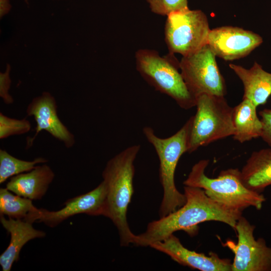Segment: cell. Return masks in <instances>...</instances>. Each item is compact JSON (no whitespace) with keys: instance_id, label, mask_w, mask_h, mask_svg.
Masks as SVG:
<instances>
[{"instance_id":"1","label":"cell","mask_w":271,"mask_h":271,"mask_svg":"<svg viewBox=\"0 0 271 271\" xmlns=\"http://www.w3.org/2000/svg\"><path fill=\"white\" fill-rule=\"evenodd\" d=\"M186 201L174 212L150 222L145 232L136 235L132 244L148 246L176 231L183 230L191 236L196 235L198 225L206 221H219L234 229L243 211L229 209L212 200L202 189L185 186Z\"/></svg>"},{"instance_id":"2","label":"cell","mask_w":271,"mask_h":271,"mask_svg":"<svg viewBox=\"0 0 271 271\" xmlns=\"http://www.w3.org/2000/svg\"><path fill=\"white\" fill-rule=\"evenodd\" d=\"M141 149L140 145L129 146L107 162L102 177L106 190L104 216L116 227L120 245L132 244L135 234L127 220V211L133 193L134 162Z\"/></svg>"},{"instance_id":"3","label":"cell","mask_w":271,"mask_h":271,"mask_svg":"<svg viewBox=\"0 0 271 271\" xmlns=\"http://www.w3.org/2000/svg\"><path fill=\"white\" fill-rule=\"evenodd\" d=\"M208 164V160H201L194 165L184 186L202 189L212 200L232 210L243 211L250 206L261 209L265 197L244 185L238 169L222 170L216 178H211L205 174Z\"/></svg>"},{"instance_id":"4","label":"cell","mask_w":271,"mask_h":271,"mask_svg":"<svg viewBox=\"0 0 271 271\" xmlns=\"http://www.w3.org/2000/svg\"><path fill=\"white\" fill-rule=\"evenodd\" d=\"M192 121V116L177 132L166 138L158 137L151 127L143 128V133L154 147L159 160V179L163 190L160 217L174 212L186 203L184 193L180 192L176 187L175 173L181 157L188 153Z\"/></svg>"},{"instance_id":"5","label":"cell","mask_w":271,"mask_h":271,"mask_svg":"<svg viewBox=\"0 0 271 271\" xmlns=\"http://www.w3.org/2000/svg\"><path fill=\"white\" fill-rule=\"evenodd\" d=\"M136 69L156 90L172 98L182 108L196 106V98L190 91L173 54L161 56L155 50L140 49L135 53Z\"/></svg>"},{"instance_id":"6","label":"cell","mask_w":271,"mask_h":271,"mask_svg":"<svg viewBox=\"0 0 271 271\" xmlns=\"http://www.w3.org/2000/svg\"><path fill=\"white\" fill-rule=\"evenodd\" d=\"M197 110L192 116L188 153L216 141L233 136V107L224 96L202 94L196 98Z\"/></svg>"},{"instance_id":"7","label":"cell","mask_w":271,"mask_h":271,"mask_svg":"<svg viewBox=\"0 0 271 271\" xmlns=\"http://www.w3.org/2000/svg\"><path fill=\"white\" fill-rule=\"evenodd\" d=\"M206 15L189 8L167 16L165 40L169 53L182 56L191 55L207 45L210 31Z\"/></svg>"},{"instance_id":"8","label":"cell","mask_w":271,"mask_h":271,"mask_svg":"<svg viewBox=\"0 0 271 271\" xmlns=\"http://www.w3.org/2000/svg\"><path fill=\"white\" fill-rule=\"evenodd\" d=\"M216 56L208 45L198 51L182 56L179 68L190 91L197 98L202 94L224 96L225 80L220 73Z\"/></svg>"},{"instance_id":"9","label":"cell","mask_w":271,"mask_h":271,"mask_svg":"<svg viewBox=\"0 0 271 271\" xmlns=\"http://www.w3.org/2000/svg\"><path fill=\"white\" fill-rule=\"evenodd\" d=\"M255 226L241 216L234 229L237 234V242L228 240L224 243L233 252L231 271H270L271 247L263 238L255 239Z\"/></svg>"},{"instance_id":"10","label":"cell","mask_w":271,"mask_h":271,"mask_svg":"<svg viewBox=\"0 0 271 271\" xmlns=\"http://www.w3.org/2000/svg\"><path fill=\"white\" fill-rule=\"evenodd\" d=\"M106 195V187L102 181L91 191L67 200L61 209L49 211L44 208H38L23 220L32 223L35 222H43L47 226L54 227L68 218L77 214L103 216Z\"/></svg>"},{"instance_id":"11","label":"cell","mask_w":271,"mask_h":271,"mask_svg":"<svg viewBox=\"0 0 271 271\" xmlns=\"http://www.w3.org/2000/svg\"><path fill=\"white\" fill-rule=\"evenodd\" d=\"M262 42V37L252 31L222 26L210 30L207 45L216 57L232 61L247 56Z\"/></svg>"},{"instance_id":"12","label":"cell","mask_w":271,"mask_h":271,"mask_svg":"<svg viewBox=\"0 0 271 271\" xmlns=\"http://www.w3.org/2000/svg\"><path fill=\"white\" fill-rule=\"evenodd\" d=\"M26 113L27 116H33L36 122L34 136L27 139V149L32 146L42 130L46 131L62 142L67 148H71L75 145V137L59 118L56 101L50 92H43L34 98L27 106Z\"/></svg>"},{"instance_id":"13","label":"cell","mask_w":271,"mask_h":271,"mask_svg":"<svg viewBox=\"0 0 271 271\" xmlns=\"http://www.w3.org/2000/svg\"><path fill=\"white\" fill-rule=\"evenodd\" d=\"M153 248L169 256L179 264L201 271H231L232 262L228 258H220L213 252L209 255L186 248L174 234L153 242Z\"/></svg>"},{"instance_id":"14","label":"cell","mask_w":271,"mask_h":271,"mask_svg":"<svg viewBox=\"0 0 271 271\" xmlns=\"http://www.w3.org/2000/svg\"><path fill=\"white\" fill-rule=\"evenodd\" d=\"M0 222L10 233V243L0 256V265L3 271H10L13 263L19 260L21 250L29 241L46 236L44 231L37 230L33 223L23 219L9 218L1 215Z\"/></svg>"},{"instance_id":"15","label":"cell","mask_w":271,"mask_h":271,"mask_svg":"<svg viewBox=\"0 0 271 271\" xmlns=\"http://www.w3.org/2000/svg\"><path fill=\"white\" fill-rule=\"evenodd\" d=\"M54 178L52 169L44 163L29 172L11 177L6 188L15 194L32 200H41Z\"/></svg>"},{"instance_id":"16","label":"cell","mask_w":271,"mask_h":271,"mask_svg":"<svg viewBox=\"0 0 271 271\" xmlns=\"http://www.w3.org/2000/svg\"><path fill=\"white\" fill-rule=\"evenodd\" d=\"M229 66L242 82L243 99L250 100L256 106L265 104L271 95V73L256 62L248 69L232 63Z\"/></svg>"},{"instance_id":"17","label":"cell","mask_w":271,"mask_h":271,"mask_svg":"<svg viewBox=\"0 0 271 271\" xmlns=\"http://www.w3.org/2000/svg\"><path fill=\"white\" fill-rule=\"evenodd\" d=\"M240 172L244 185L261 193L271 185V149H262L252 152Z\"/></svg>"},{"instance_id":"18","label":"cell","mask_w":271,"mask_h":271,"mask_svg":"<svg viewBox=\"0 0 271 271\" xmlns=\"http://www.w3.org/2000/svg\"><path fill=\"white\" fill-rule=\"evenodd\" d=\"M257 106L250 100L243 99L233 108L234 127L233 138L240 143L260 137L262 123L256 112Z\"/></svg>"},{"instance_id":"19","label":"cell","mask_w":271,"mask_h":271,"mask_svg":"<svg viewBox=\"0 0 271 271\" xmlns=\"http://www.w3.org/2000/svg\"><path fill=\"white\" fill-rule=\"evenodd\" d=\"M38 209L32 200L16 194L6 188L0 189V214L9 218L25 219L31 212Z\"/></svg>"},{"instance_id":"20","label":"cell","mask_w":271,"mask_h":271,"mask_svg":"<svg viewBox=\"0 0 271 271\" xmlns=\"http://www.w3.org/2000/svg\"><path fill=\"white\" fill-rule=\"evenodd\" d=\"M48 160L38 157L33 161L18 159L3 149L0 150V183L2 184L11 177L29 172L38 164L46 163Z\"/></svg>"},{"instance_id":"21","label":"cell","mask_w":271,"mask_h":271,"mask_svg":"<svg viewBox=\"0 0 271 271\" xmlns=\"http://www.w3.org/2000/svg\"><path fill=\"white\" fill-rule=\"evenodd\" d=\"M31 128V124L26 118H11L0 113V139L26 133Z\"/></svg>"},{"instance_id":"22","label":"cell","mask_w":271,"mask_h":271,"mask_svg":"<svg viewBox=\"0 0 271 271\" xmlns=\"http://www.w3.org/2000/svg\"><path fill=\"white\" fill-rule=\"evenodd\" d=\"M152 12L168 16L170 13L189 8L188 0H146Z\"/></svg>"},{"instance_id":"23","label":"cell","mask_w":271,"mask_h":271,"mask_svg":"<svg viewBox=\"0 0 271 271\" xmlns=\"http://www.w3.org/2000/svg\"><path fill=\"white\" fill-rule=\"evenodd\" d=\"M11 70V65L7 64L5 71L0 73V96L7 104H12L14 102L12 96L9 93L12 83Z\"/></svg>"},{"instance_id":"24","label":"cell","mask_w":271,"mask_h":271,"mask_svg":"<svg viewBox=\"0 0 271 271\" xmlns=\"http://www.w3.org/2000/svg\"><path fill=\"white\" fill-rule=\"evenodd\" d=\"M262 123L260 137L269 146L271 147V109L265 108L259 112Z\"/></svg>"},{"instance_id":"25","label":"cell","mask_w":271,"mask_h":271,"mask_svg":"<svg viewBox=\"0 0 271 271\" xmlns=\"http://www.w3.org/2000/svg\"><path fill=\"white\" fill-rule=\"evenodd\" d=\"M11 9L10 0H0V18L2 19L8 14Z\"/></svg>"},{"instance_id":"26","label":"cell","mask_w":271,"mask_h":271,"mask_svg":"<svg viewBox=\"0 0 271 271\" xmlns=\"http://www.w3.org/2000/svg\"><path fill=\"white\" fill-rule=\"evenodd\" d=\"M29 1V0H25V2L26 3H28Z\"/></svg>"}]
</instances>
